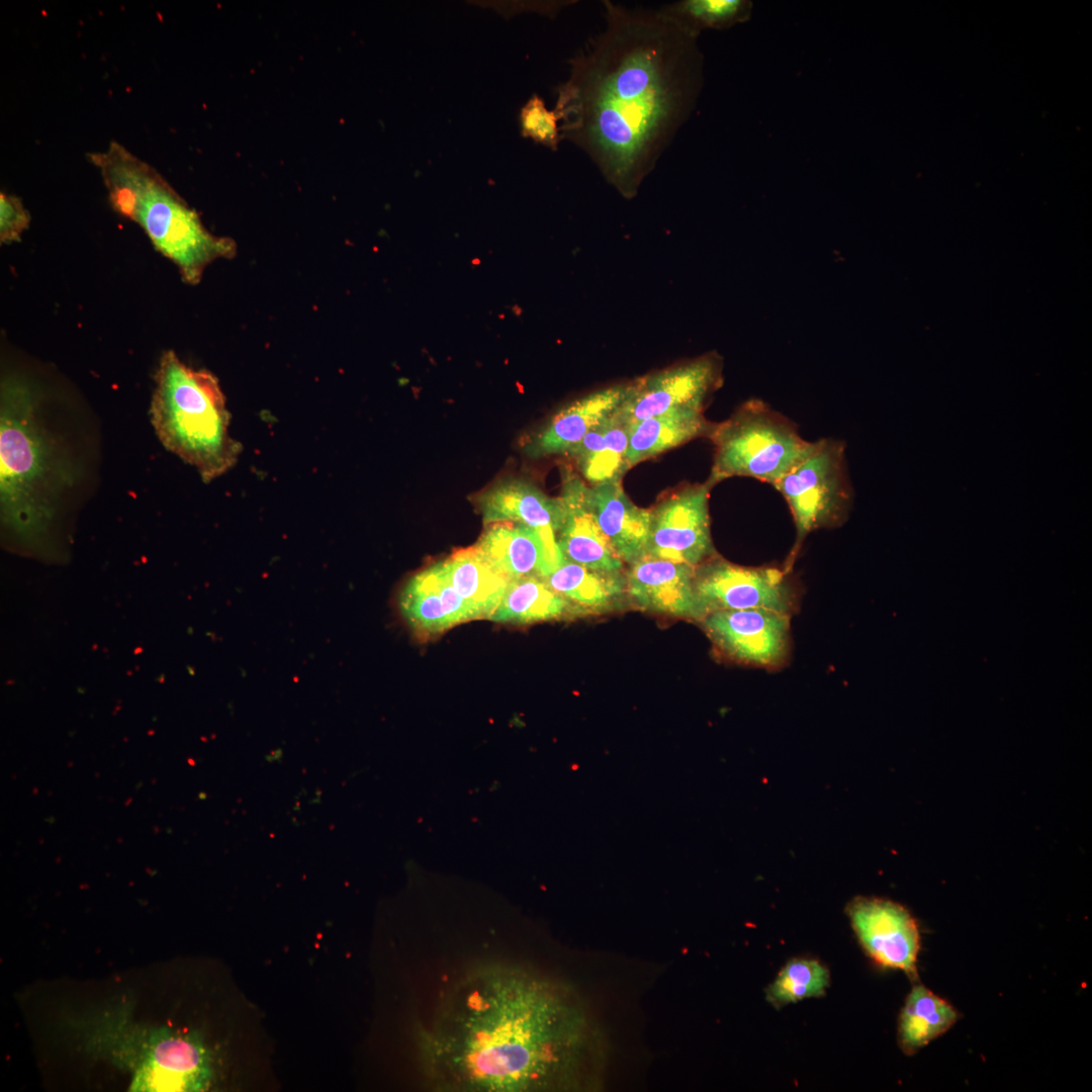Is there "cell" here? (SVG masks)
Segmentation results:
<instances>
[{"mask_svg":"<svg viewBox=\"0 0 1092 1092\" xmlns=\"http://www.w3.org/2000/svg\"><path fill=\"white\" fill-rule=\"evenodd\" d=\"M42 395L23 375H5L0 396V505L6 525L36 535L55 518L78 472L48 428Z\"/></svg>","mask_w":1092,"mask_h":1092,"instance_id":"obj_3","label":"cell"},{"mask_svg":"<svg viewBox=\"0 0 1092 1092\" xmlns=\"http://www.w3.org/2000/svg\"><path fill=\"white\" fill-rule=\"evenodd\" d=\"M63 1026L85 1055L129 1074V1091H201L212 1079L211 1056L197 1033L139 1022L126 996L70 1015Z\"/></svg>","mask_w":1092,"mask_h":1092,"instance_id":"obj_4","label":"cell"},{"mask_svg":"<svg viewBox=\"0 0 1092 1092\" xmlns=\"http://www.w3.org/2000/svg\"><path fill=\"white\" fill-rule=\"evenodd\" d=\"M713 428L702 410H676L630 424L626 454L627 466L679 446L700 436H708Z\"/></svg>","mask_w":1092,"mask_h":1092,"instance_id":"obj_20","label":"cell"},{"mask_svg":"<svg viewBox=\"0 0 1092 1092\" xmlns=\"http://www.w3.org/2000/svg\"><path fill=\"white\" fill-rule=\"evenodd\" d=\"M959 1019L957 1010L922 984L908 994L898 1021V1042L912 1056L947 1031Z\"/></svg>","mask_w":1092,"mask_h":1092,"instance_id":"obj_23","label":"cell"},{"mask_svg":"<svg viewBox=\"0 0 1092 1092\" xmlns=\"http://www.w3.org/2000/svg\"><path fill=\"white\" fill-rule=\"evenodd\" d=\"M715 446L709 481L746 476L776 485L814 448L795 425L759 399L744 402L733 416L713 425Z\"/></svg>","mask_w":1092,"mask_h":1092,"instance_id":"obj_7","label":"cell"},{"mask_svg":"<svg viewBox=\"0 0 1092 1092\" xmlns=\"http://www.w3.org/2000/svg\"><path fill=\"white\" fill-rule=\"evenodd\" d=\"M628 389L629 383L603 387L565 405L532 439L528 453L535 457L569 453L620 406Z\"/></svg>","mask_w":1092,"mask_h":1092,"instance_id":"obj_17","label":"cell"},{"mask_svg":"<svg viewBox=\"0 0 1092 1092\" xmlns=\"http://www.w3.org/2000/svg\"><path fill=\"white\" fill-rule=\"evenodd\" d=\"M603 3L606 27L570 61L555 109L562 139L631 199L694 110L704 58L698 37L659 10Z\"/></svg>","mask_w":1092,"mask_h":1092,"instance_id":"obj_1","label":"cell"},{"mask_svg":"<svg viewBox=\"0 0 1092 1092\" xmlns=\"http://www.w3.org/2000/svg\"><path fill=\"white\" fill-rule=\"evenodd\" d=\"M713 484L685 487L651 511L648 554L698 566L714 557L709 518V491Z\"/></svg>","mask_w":1092,"mask_h":1092,"instance_id":"obj_12","label":"cell"},{"mask_svg":"<svg viewBox=\"0 0 1092 1092\" xmlns=\"http://www.w3.org/2000/svg\"><path fill=\"white\" fill-rule=\"evenodd\" d=\"M449 582L478 618H488L502 601L510 582L474 546L460 549L441 561Z\"/></svg>","mask_w":1092,"mask_h":1092,"instance_id":"obj_22","label":"cell"},{"mask_svg":"<svg viewBox=\"0 0 1092 1092\" xmlns=\"http://www.w3.org/2000/svg\"><path fill=\"white\" fill-rule=\"evenodd\" d=\"M88 157L100 170L113 209L143 229L185 282L197 284L209 264L236 255L233 240L208 232L164 178L120 144Z\"/></svg>","mask_w":1092,"mask_h":1092,"instance_id":"obj_5","label":"cell"},{"mask_svg":"<svg viewBox=\"0 0 1092 1092\" xmlns=\"http://www.w3.org/2000/svg\"><path fill=\"white\" fill-rule=\"evenodd\" d=\"M568 607L570 604L543 578L524 577L509 582L489 619L499 623L528 624L556 619Z\"/></svg>","mask_w":1092,"mask_h":1092,"instance_id":"obj_24","label":"cell"},{"mask_svg":"<svg viewBox=\"0 0 1092 1092\" xmlns=\"http://www.w3.org/2000/svg\"><path fill=\"white\" fill-rule=\"evenodd\" d=\"M474 547L510 581L544 579L564 560L555 534L512 522L492 523Z\"/></svg>","mask_w":1092,"mask_h":1092,"instance_id":"obj_14","label":"cell"},{"mask_svg":"<svg viewBox=\"0 0 1092 1092\" xmlns=\"http://www.w3.org/2000/svg\"><path fill=\"white\" fill-rule=\"evenodd\" d=\"M851 927L866 953L878 965L917 980L920 934L910 912L894 901L856 897L846 906Z\"/></svg>","mask_w":1092,"mask_h":1092,"instance_id":"obj_13","label":"cell"},{"mask_svg":"<svg viewBox=\"0 0 1092 1092\" xmlns=\"http://www.w3.org/2000/svg\"><path fill=\"white\" fill-rule=\"evenodd\" d=\"M478 503L486 524L512 522L555 534L564 520L560 497H549L523 480L500 482L483 492Z\"/></svg>","mask_w":1092,"mask_h":1092,"instance_id":"obj_19","label":"cell"},{"mask_svg":"<svg viewBox=\"0 0 1092 1092\" xmlns=\"http://www.w3.org/2000/svg\"><path fill=\"white\" fill-rule=\"evenodd\" d=\"M442 1087L464 1091L592 1088L599 1029L575 992L518 968L490 967L459 984L425 1039Z\"/></svg>","mask_w":1092,"mask_h":1092,"instance_id":"obj_2","label":"cell"},{"mask_svg":"<svg viewBox=\"0 0 1092 1092\" xmlns=\"http://www.w3.org/2000/svg\"><path fill=\"white\" fill-rule=\"evenodd\" d=\"M397 605L404 620L420 634L435 635L454 626L431 567L403 585Z\"/></svg>","mask_w":1092,"mask_h":1092,"instance_id":"obj_26","label":"cell"},{"mask_svg":"<svg viewBox=\"0 0 1092 1092\" xmlns=\"http://www.w3.org/2000/svg\"><path fill=\"white\" fill-rule=\"evenodd\" d=\"M630 424L617 410L593 428L568 453L593 485L622 479L628 468L626 454Z\"/></svg>","mask_w":1092,"mask_h":1092,"instance_id":"obj_21","label":"cell"},{"mask_svg":"<svg viewBox=\"0 0 1092 1092\" xmlns=\"http://www.w3.org/2000/svg\"><path fill=\"white\" fill-rule=\"evenodd\" d=\"M695 587L701 620L723 610L766 609L792 616L799 607V589L786 566H741L714 556L696 566Z\"/></svg>","mask_w":1092,"mask_h":1092,"instance_id":"obj_9","label":"cell"},{"mask_svg":"<svg viewBox=\"0 0 1092 1092\" xmlns=\"http://www.w3.org/2000/svg\"><path fill=\"white\" fill-rule=\"evenodd\" d=\"M750 0H680L659 9L677 26L699 37L705 29L723 30L751 17Z\"/></svg>","mask_w":1092,"mask_h":1092,"instance_id":"obj_27","label":"cell"},{"mask_svg":"<svg viewBox=\"0 0 1092 1092\" xmlns=\"http://www.w3.org/2000/svg\"><path fill=\"white\" fill-rule=\"evenodd\" d=\"M544 580L569 604L589 610L609 607L624 585L620 573L594 570L565 558Z\"/></svg>","mask_w":1092,"mask_h":1092,"instance_id":"obj_25","label":"cell"},{"mask_svg":"<svg viewBox=\"0 0 1092 1092\" xmlns=\"http://www.w3.org/2000/svg\"><path fill=\"white\" fill-rule=\"evenodd\" d=\"M597 522L624 562L630 565L648 554L651 511L634 505L621 479L588 486Z\"/></svg>","mask_w":1092,"mask_h":1092,"instance_id":"obj_18","label":"cell"},{"mask_svg":"<svg viewBox=\"0 0 1092 1092\" xmlns=\"http://www.w3.org/2000/svg\"><path fill=\"white\" fill-rule=\"evenodd\" d=\"M560 113L548 109L542 98L533 94L520 111L521 133L552 151L558 149L562 140L558 121Z\"/></svg>","mask_w":1092,"mask_h":1092,"instance_id":"obj_29","label":"cell"},{"mask_svg":"<svg viewBox=\"0 0 1092 1092\" xmlns=\"http://www.w3.org/2000/svg\"><path fill=\"white\" fill-rule=\"evenodd\" d=\"M626 588L640 607L700 621L696 567L645 555L630 565Z\"/></svg>","mask_w":1092,"mask_h":1092,"instance_id":"obj_15","label":"cell"},{"mask_svg":"<svg viewBox=\"0 0 1092 1092\" xmlns=\"http://www.w3.org/2000/svg\"><path fill=\"white\" fill-rule=\"evenodd\" d=\"M151 424L162 445L209 482L238 461L242 445L229 433L230 413L217 378L166 351L155 374Z\"/></svg>","mask_w":1092,"mask_h":1092,"instance_id":"obj_6","label":"cell"},{"mask_svg":"<svg viewBox=\"0 0 1092 1092\" xmlns=\"http://www.w3.org/2000/svg\"><path fill=\"white\" fill-rule=\"evenodd\" d=\"M722 384V359L714 352L629 382L617 408L629 424L676 410H702Z\"/></svg>","mask_w":1092,"mask_h":1092,"instance_id":"obj_10","label":"cell"},{"mask_svg":"<svg viewBox=\"0 0 1092 1092\" xmlns=\"http://www.w3.org/2000/svg\"><path fill=\"white\" fill-rule=\"evenodd\" d=\"M564 520L557 543L563 557L584 567L621 573L624 561L599 526L588 500V486L568 477L560 496Z\"/></svg>","mask_w":1092,"mask_h":1092,"instance_id":"obj_16","label":"cell"},{"mask_svg":"<svg viewBox=\"0 0 1092 1092\" xmlns=\"http://www.w3.org/2000/svg\"><path fill=\"white\" fill-rule=\"evenodd\" d=\"M791 616L766 609L723 610L700 622L715 646L729 658L778 668L790 654Z\"/></svg>","mask_w":1092,"mask_h":1092,"instance_id":"obj_11","label":"cell"},{"mask_svg":"<svg viewBox=\"0 0 1092 1092\" xmlns=\"http://www.w3.org/2000/svg\"><path fill=\"white\" fill-rule=\"evenodd\" d=\"M775 487L785 497L796 527V541L788 559L791 568L806 536L818 529L841 525L850 506L845 475L844 444L822 439Z\"/></svg>","mask_w":1092,"mask_h":1092,"instance_id":"obj_8","label":"cell"},{"mask_svg":"<svg viewBox=\"0 0 1092 1092\" xmlns=\"http://www.w3.org/2000/svg\"><path fill=\"white\" fill-rule=\"evenodd\" d=\"M30 215L21 200L11 194L0 193V243L11 244L20 241L21 235L28 229Z\"/></svg>","mask_w":1092,"mask_h":1092,"instance_id":"obj_30","label":"cell"},{"mask_svg":"<svg viewBox=\"0 0 1092 1092\" xmlns=\"http://www.w3.org/2000/svg\"><path fill=\"white\" fill-rule=\"evenodd\" d=\"M830 984L829 970L815 959L795 958L779 972L766 989V1000L781 1008L797 1001L823 996Z\"/></svg>","mask_w":1092,"mask_h":1092,"instance_id":"obj_28","label":"cell"}]
</instances>
